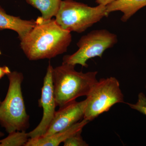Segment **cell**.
<instances>
[{
    "label": "cell",
    "mask_w": 146,
    "mask_h": 146,
    "mask_svg": "<svg viewBox=\"0 0 146 146\" xmlns=\"http://www.w3.org/2000/svg\"><path fill=\"white\" fill-rule=\"evenodd\" d=\"M20 41L21 49L29 60L51 59L67 52L72 35L54 19L38 17L34 27Z\"/></svg>",
    "instance_id": "obj_1"
},
{
    "label": "cell",
    "mask_w": 146,
    "mask_h": 146,
    "mask_svg": "<svg viewBox=\"0 0 146 146\" xmlns=\"http://www.w3.org/2000/svg\"><path fill=\"white\" fill-rule=\"evenodd\" d=\"M75 66L62 63L53 69L52 80L56 106L59 108L76 100L80 97L87 96L98 81V72H77Z\"/></svg>",
    "instance_id": "obj_2"
},
{
    "label": "cell",
    "mask_w": 146,
    "mask_h": 146,
    "mask_svg": "<svg viewBox=\"0 0 146 146\" xmlns=\"http://www.w3.org/2000/svg\"><path fill=\"white\" fill-rule=\"evenodd\" d=\"M7 76L9 85L5 99L0 104V124L9 133L26 131L29 126V116L27 113L21 89L23 75L14 71Z\"/></svg>",
    "instance_id": "obj_3"
},
{
    "label": "cell",
    "mask_w": 146,
    "mask_h": 146,
    "mask_svg": "<svg viewBox=\"0 0 146 146\" xmlns=\"http://www.w3.org/2000/svg\"><path fill=\"white\" fill-rule=\"evenodd\" d=\"M109 14L106 6L91 7L74 0H64L54 19L65 30L80 33Z\"/></svg>",
    "instance_id": "obj_4"
},
{
    "label": "cell",
    "mask_w": 146,
    "mask_h": 146,
    "mask_svg": "<svg viewBox=\"0 0 146 146\" xmlns=\"http://www.w3.org/2000/svg\"><path fill=\"white\" fill-rule=\"evenodd\" d=\"M84 118L91 121L117 103H124V96L117 78H102L94 84L86 96Z\"/></svg>",
    "instance_id": "obj_5"
},
{
    "label": "cell",
    "mask_w": 146,
    "mask_h": 146,
    "mask_svg": "<svg viewBox=\"0 0 146 146\" xmlns=\"http://www.w3.org/2000/svg\"><path fill=\"white\" fill-rule=\"evenodd\" d=\"M117 42V35L107 30L92 31L82 36L77 43L78 49L73 54L65 56L63 63L87 68V60L98 56L102 58L104 52Z\"/></svg>",
    "instance_id": "obj_6"
},
{
    "label": "cell",
    "mask_w": 146,
    "mask_h": 146,
    "mask_svg": "<svg viewBox=\"0 0 146 146\" xmlns=\"http://www.w3.org/2000/svg\"><path fill=\"white\" fill-rule=\"evenodd\" d=\"M53 68L49 63L44 80L41 98L39 101V106L43 108L42 120L33 130L28 133L29 138L42 137L45 135L55 114L56 103L55 99L52 80Z\"/></svg>",
    "instance_id": "obj_7"
},
{
    "label": "cell",
    "mask_w": 146,
    "mask_h": 146,
    "mask_svg": "<svg viewBox=\"0 0 146 146\" xmlns=\"http://www.w3.org/2000/svg\"><path fill=\"white\" fill-rule=\"evenodd\" d=\"M86 103V100L80 102L75 100L59 108L56 111L46 132L42 137L50 136L65 130L83 119Z\"/></svg>",
    "instance_id": "obj_8"
},
{
    "label": "cell",
    "mask_w": 146,
    "mask_h": 146,
    "mask_svg": "<svg viewBox=\"0 0 146 146\" xmlns=\"http://www.w3.org/2000/svg\"><path fill=\"white\" fill-rule=\"evenodd\" d=\"M89 122L83 119L70 127L46 137L29 138L25 146H58L68 138L79 131Z\"/></svg>",
    "instance_id": "obj_9"
},
{
    "label": "cell",
    "mask_w": 146,
    "mask_h": 146,
    "mask_svg": "<svg viewBox=\"0 0 146 146\" xmlns=\"http://www.w3.org/2000/svg\"><path fill=\"white\" fill-rule=\"evenodd\" d=\"M35 24V20H23L20 17L9 15L0 6V31H13L18 34V38L21 40L34 27Z\"/></svg>",
    "instance_id": "obj_10"
},
{
    "label": "cell",
    "mask_w": 146,
    "mask_h": 146,
    "mask_svg": "<svg viewBox=\"0 0 146 146\" xmlns=\"http://www.w3.org/2000/svg\"><path fill=\"white\" fill-rule=\"evenodd\" d=\"M145 6H146V0H115L107 5L106 7L109 14L116 11L122 12L121 21L126 22Z\"/></svg>",
    "instance_id": "obj_11"
},
{
    "label": "cell",
    "mask_w": 146,
    "mask_h": 146,
    "mask_svg": "<svg viewBox=\"0 0 146 146\" xmlns=\"http://www.w3.org/2000/svg\"><path fill=\"white\" fill-rule=\"evenodd\" d=\"M30 5L37 9L41 12L42 18L45 20L55 17L61 4L62 0H25Z\"/></svg>",
    "instance_id": "obj_12"
},
{
    "label": "cell",
    "mask_w": 146,
    "mask_h": 146,
    "mask_svg": "<svg viewBox=\"0 0 146 146\" xmlns=\"http://www.w3.org/2000/svg\"><path fill=\"white\" fill-rule=\"evenodd\" d=\"M29 138L28 133L26 131H13L0 140V146H25Z\"/></svg>",
    "instance_id": "obj_13"
},
{
    "label": "cell",
    "mask_w": 146,
    "mask_h": 146,
    "mask_svg": "<svg viewBox=\"0 0 146 146\" xmlns=\"http://www.w3.org/2000/svg\"><path fill=\"white\" fill-rule=\"evenodd\" d=\"M82 130L79 131L78 132L75 133L64 142V146H87L88 144L84 141L81 136Z\"/></svg>",
    "instance_id": "obj_14"
},
{
    "label": "cell",
    "mask_w": 146,
    "mask_h": 146,
    "mask_svg": "<svg viewBox=\"0 0 146 146\" xmlns=\"http://www.w3.org/2000/svg\"><path fill=\"white\" fill-rule=\"evenodd\" d=\"M132 109L137 110L146 116V97L143 93L141 92L138 95V100L135 104L127 103Z\"/></svg>",
    "instance_id": "obj_15"
},
{
    "label": "cell",
    "mask_w": 146,
    "mask_h": 146,
    "mask_svg": "<svg viewBox=\"0 0 146 146\" xmlns=\"http://www.w3.org/2000/svg\"><path fill=\"white\" fill-rule=\"evenodd\" d=\"M11 72L10 69L7 66H0V79L5 75H7Z\"/></svg>",
    "instance_id": "obj_16"
},
{
    "label": "cell",
    "mask_w": 146,
    "mask_h": 146,
    "mask_svg": "<svg viewBox=\"0 0 146 146\" xmlns=\"http://www.w3.org/2000/svg\"><path fill=\"white\" fill-rule=\"evenodd\" d=\"M115 1V0H96V3L98 5L106 6Z\"/></svg>",
    "instance_id": "obj_17"
},
{
    "label": "cell",
    "mask_w": 146,
    "mask_h": 146,
    "mask_svg": "<svg viewBox=\"0 0 146 146\" xmlns=\"http://www.w3.org/2000/svg\"><path fill=\"white\" fill-rule=\"evenodd\" d=\"M4 136V133H3V132H2L1 131H0V138L3 137Z\"/></svg>",
    "instance_id": "obj_18"
},
{
    "label": "cell",
    "mask_w": 146,
    "mask_h": 146,
    "mask_svg": "<svg viewBox=\"0 0 146 146\" xmlns=\"http://www.w3.org/2000/svg\"><path fill=\"white\" fill-rule=\"evenodd\" d=\"M1 98H0V104H1Z\"/></svg>",
    "instance_id": "obj_19"
},
{
    "label": "cell",
    "mask_w": 146,
    "mask_h": 146,
    "mask_svg": "<svg viewBox=\"0 0 146 146\" xmlns=\"http://www.w3.org/2000/svg\"><path fill=\"white\" fill-rule=\"evenodd\" d=\"M145 88H146V86H145Z\"/></svg>",
    "instance_id": "obj_20"
}]
</instances>
